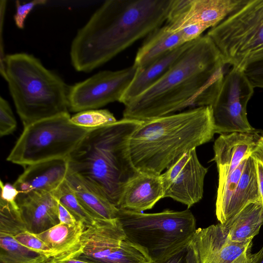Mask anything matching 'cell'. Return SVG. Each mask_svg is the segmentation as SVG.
Here are the masks:
<instances>
[{"mask_svg": "<svg viewBox=\"0 0 263 263\" xmlns=\"http://www.w3.org/2000/svg\"><path fill=\"white\" fill-rule=\"evenodd\" d=\"M229 65L212 40L201 35L163 77L124 105L123 118L144 121L211 106Z\"/></svg>", "mask_w": 263, "mask_h": 263, "instance_id": "6da1fadb", "label": "cell"}, {"mask_svg": "<svg viewBox=\"0 0 263 263\" xmlns=\"http://www.w3.org/2000/svg\"><path fill=\"white\" fill-rule=\"evenodd\" d=\"M173 0H108L77 32L71 63L88 72L110 61L165 23Z\"/></svg>", "mask_w": 263, "mask_h": 263, "instance_id": "7a4b0ae2", "label": "cell"}, {"mask_svg": "<svg viewBox=\"0 0 263 263\" xmlns=\"http://www.w3.org/2000/svg\"><path fill=\"white\" fill-rule=\"evenodd\" d=\"M215 128L211 106L142 121L129 149L137 172L160 175L186 152L211 140Z\"/></svg>", "mask_w": 263, "mask_h": 263, "instance_id": "3957f363", "label": "cell"}, {"mask_svg": "<svg viewBox=\"0 0 263 263\" xmlns=\"http://www.w3.org/2000/svg\"><path fill=\"white\" fill-rule=\"evenodd\" d=\"M142 121L123 118L91 129L67 158L69 172L100 190L118 208L123 189L138 172L129 141Z\"/></svg>", "mask_w": 263, "mask_h": 263, "instance_id": "277c9868", "label": "cell"}, {"mask_svg": "<svg viewBox=\"0 0 263 263\" xmlns=\"http://www.w3.org/2000/svg\"><path fill=\"white\" fill-rule=\"evenodd\" d=\"M0 71L24 127L68 112L69 87L34 55L8 54Z\"/></svg>", "mask_w": 263, "mask_h": 263, "instance_id": "5b68a950", "label": "cell"}, {"mask_svg": "<svg viewBox=\"0 0 263 263\" xmlns=\"http://www.w3.org/2000/svg\"><path fill=\"white\" fill-rule=\"evenodd\" d=\"M118 219L127 238L153 263H162L186 247L197 229L189 210L144 213L119 209Z\"/></svg>", "mask_w": 263, "mask_h": 263, "instance_id": "8992f818", "label": "cell"}, {"mask_svg": "<svg viewBox=\"0 0 263 263\" xmlns=\"http://www.w3.org/2000/svg\"><path fill=\"white\" fill-rule=\"evenodd\" d=\"M206 34L232 67L263 62V0H245Z\"/></svg>", "mask_w": 263, "mask_h": 263, "instance_id": "52a82bcc", "label": "cell"}, {"mask_svg": "<svg viewBox=\"0 0 263 263\" xmlns=\"http://www.w3.org/2000/svg\"><path fill=\"white\" fill-rule=\"evenodd\" d=\"M92 129L72 123L68 112L36 122L24 127L7 160L26 166L67 158Z\"/></svg>", "mask_w": 263, "mask_h": 263, "instance_id": "ba28073f", "label": "cell"}, {"mask_svg": "<svg viewBox=\"0 0 263 263\" xmlns=\"http://www.w3.org/2000/svg\"><path fill=\"white\" fill-rule=\"evenodd\" d=\"M63 257L92 263H153L143 249L127 238L118 218L99 219L86 227L77 247Z\"/></svg>", "mask_w": 263, "mask_h": 263, "instance_id": "9c48e42d", "label": "cell"}, {"mask_svg": "<svg viewBox=\"0 0 263 263\" xmlns=\"http://www.w3.org/2000/svg\"><path fill=\"white\" fill-rule=\"evenodd\" d=\"M243 70L232 67L226 74L212 105L215 133H252L254 128L247 118V106L254 93Z\"/></svg>", "mask_w": 263, "mask_h": 263, "instance_id": "30bf717a", "label": "cell"}, {"mask_svg": "<svg viewBox=\"0 0 263 263\" xmlns=\"http://www.w3.org/2000/svg\"><path fill=\"white\" fill-rule=\"evenodd\" d=\"M137 70L133 65L126 68L97 72L69 87V109L73 112L96 109L115 101L120 102Z\"/></svg>", "mask_w": 263, "mask_h": 263, "instance_id": "8fae6325", "label": "cell"}, {"mask_svg": "<svg viewBox=\"0 0 263 263\" xmlns=\"http://www.w3.org/2000/svg\"><path fill=\"white\" fill-rule=\"evenodd\" d=\"M252 240L230 241L223 224L197 229L186 249L187 263H252Z\"/></svg>", "mask_w": 263, "mask_h": 263, "instance_id": "7c38bea8", "label": "cell"}, {"mask_svg": "<svg viewBox=\"0 0 263 263\" xmlns=\"http://www.w3.org/2000/svg\"><path fill=\"white\" fill-rule=\"evenodd\" d=\"M207 172L208 168L198 158L196 148L188 151L160 175L163 198L169 197L191 207L202 198Z\"/></svg>", "mask_w": 263, "mask_h": 263, "instance_id": "4fadbf2b", "label": "cell"}, {"mask_svg": "<svg viewBox=\"0 0 263 263\" xmlns=\"http://www.w3.org/2000/svg\"><path fill=\"white\" fill-rule=\"evenodd\" d=\"M245 0H173L165 25L178 31L192 25L215 27L240 7Z\"/></svg>", "mask_w": 263, "mask_h": 263, "instance_id": "5bb4252c", "label": "cell"}, {"mask_svg": "<svg viewBox=\"0 0 263 263\" xmlns=\"http://www.w3.org/2000/svg\"><path fill=\"white\" fill-rule=\"evenodd\" d=\"M26 226L19 209L0 200V263H47L46 256L18 242L14 235Z\"/></svg>", "mask_w": 263, "mask_h": 263, "instance_id": "9a60e30c", "label": "cell"}, {"mask_svg": "<svg viewBox=\"0 0 263 263\" xmlns=\"http://www.w3.org/2000/svg\"><path fill=\"white\" fill-rule=\"evenodd\" d=\"M16 202L27 230L42 233L60 223L59 201L52 193H19Z\"/></svg>", "mask_w": 263, "mask_h": 263, "instance_id": "2e32d148", "label": "cell"}, {"mask_svg": "<svg viewBox=\"0 0 263 263\" xmlns=\"http://www.w3.org/2000/svg\"><path fill=\"white\" fill-rule=\"evenodd\" d=\"M252 133L234 132L221 134L215 140L214 160L218 173V185L245 159L251 156L256 142Z\"/></svg>", "mask_w": 263, "mask_h": 263, "instance_id": "e0dca14e", "label": "cell"}, {"mask_svg": "<svg viewBox=\"0 0 263 263\" xmlns=\"http://www.w3.org/2000/svg\"><path fill=\"white\" fill-rule=\"evenodd\" d=\"M68 171L67 158L35 163L28 165L13 185L20 193H52L66 180Z\"/></svg>", "mask_w": 263, "mask_h": 263, "instance_id": "ac0fdd59", "label": "cell"}, {"mask_svg": "<svg viewBox=\"0 0 263 263\" xmlns=\"http://www.w3.org/2000/svg\"><path fill=\"white\" fill-rule=\"evenodd\" d=\"M163 196L160 175L138 172L125 184L118 208L142 212L153 208Z\"/></svg>", "mask_w": 263, "mask_h": 263, "instance_id": "d6986e66", "label": "cell"}, {"mask_svg": "<svg viewBox=\"0 0 263 263\" xmlns=\"http://www.w3.org/2000/svg\"><path fill=\"white\" fill-rule=\"evenodd\" d=\"M193 41L171 50L143 68H137L135 76L120 102L124 105L127 104L159 80L172 67Z\"/></svg>", "mask_w": 263, "mask_h": 263, "instance_id": "ffe728a7", "label": "cell"}, {"mask_svg": "<svg viewBox=\"0 0 263 263\" xmlns=\"http://www.w3.org/2000/svg\"><path fill=\"white\" fill-rule=\"evenodd\" d=\"M66 180L80 203L95 218L109 220L118 218L119 209L98 187L69 171Z\"/></svg>", "mask_w": 263, "mask_h": 263, "instance_id": "44dd1931", "label": "cell"}, {"mask_svg": "<svg viewBox=\"0 0 263 263\" xmlns=\"http://www.w3.org/2000/svg\"><path fill=\"white\" fill-rule=\"evenodd\" d=\"M146 37L135 57L133 65L137 69L145 67L171 50L187 43L180 30L173 31L165 25Z\"/></svg>", "mask_w": 263, "mask_h": 263, "instance_id": "7402d4cb", "label": "cell"}, {"mask_svg": "<svg viewBox=\"0 0 263 263\" xmlns=\"http://www.w3.org/2000/svg\"><path fill=\"white\" fill-rule=\"evenodd\" d=\"M262 224L263 204L260 202H253L223 225L230 241L243 243L252 240L258 234Z\"/></svg>", "mask_w": 263, "mask_h": 263, "instance_id": "603a6c76", "label": "cell"}, {"mask_svg": "<svg viewBox=\"0 0 263 263\" xmlns=\"http://www.w3.org/2000/svg\"><path fill=\"white\" fill-rule=\"evenodd\" d=\"M261 202L259 190L255 159L248 158L237 188L226 212L224 224L250 202Z\"/></svg>", "mask_w": 263, "mask_h": 263, "instance_id": "cb8c5ba5", "label": "cell"}, {"mask_svg": "<svg viewBox=\"0 0 263 263\" xmlns=\"http://www.w3.org/2000/svg\"><path fill=\"white\" fill-rule=\"evenodd\" d=\"M86 228L81 221H78L74 225L59 223L36 235L52 249L54 258H60L77 247Z\"/></svg>", "mask_w": 263, "mask_h": 263, "instance_id": "d4e9b609", "label": "cell"}, {"mask_svg": "<svg viewBox=\"0 0 263 263\" xmlns=\"http://www.w3.org/2000/svg\"><path fill=\"white\" fill-rule=\"evenodd\" d=\"M52 194L76 219L83 222L86 227L92 225L99 219L95 218L80 203L66 180Z\"/></svg>", "mask_w": 263, "mask_h": 263, "instance_id": "484cf974", "label": "cell"}, {"mask_svg": "<svg viewBox=\"0 0 263 263\" xmlns=\"http://www.w3.org/2000/svg\"><path fill=\"white\" fill-rule=\"evenodd\" d=\"M247 159H244L240 163L222 184L218 185L216 201V215L221 224L223 223L226 212L240 179Z\"/></svg>", "mask_w": 263, "mask_h": 263, "instance_id": "4316f807", "label": "cell"}, {"mask_svg": "<svg viewBox=\"0 0 263 263\" xmlns=\"http://www.w3.org/2000/svg\"><path fill=\"white\" fill-rule=\"evenodd\" d=\"M117 120L107 109H90L79 112L71 117L74 124L85 128H95L105 126Z\"/></svg>", "mask_w": 263, "mask_h": 263, "instance_id": "83f0119b", "label": "cell"}, {"mask_svg": "<svg viewBox=\"0 0 263 263\" xmlns=\"http://www.w3.org/2000/svg\"><path fill=\"white\" fill-rule=\"evenodd\" d=\"M14 238L20 243L28 249L35 251L49 259L54 257V254L42 240L39 238L36 234L25 230L14 235Z\"/></svg>", "mask_w": 263, "mask_h": 263, "instance_id": "f1b7e54d", "label": "cell"}, {"mask_svg": "<svg viewBox=\"0 0 263 263\" xmlns=\"http://www.w3.org/2000/svg\"><path fill=\"white\" fill-rule=\"evenodd\" d=\"M17 122L8 101L0 97V136L12 134L16 129Z\"/></svg>", "mask_w": 263, "mask_h": 263, "instance_id": "f546056e", "label": "cell"}, {"mask_svg": "<svg viewBox=\"0 0 263 263\" xmlns=\"http://www.w3.org/2000/svg\"><path fill=\"white\" fill-rule=\"evenodd\" d=\"M45 0H35L28 3L21 4L16 2V12L14 15L15 25L20 29H23L25 22L30 12L37 5H44L47 3Z\"/></svg>", "mask_w": 263, "mask_h": 263, "instance_id": "4dcf8cb0", "label": "cell"}, {"mask_svg": "<svg viewBox=\"0 0 263 263\" xmlns=\"http://www.w3.org/2000/svg\"><path fill=\"white\" fill-rule=\"evenodd\" d=\"M243 71L254 88H263V62L249 65Z\"/></svg>", "mask_w": 263, "mask_h": 263, "instance_id": "1f68e13d", "label": "cell"}, {"mask_svg": "<svg viewBox=\"0 0 263 263\" xmlns=\"http://www.w3.org/2000/svg\"><path fill=\"white\" fill-rule=\"evenodd\" d=\"M0 186L1 187V199L10 203L15 208L19 209L16 199L20 193L14 185L9 183L4 184L1 180Z\"/></svg>", "mask_w": 263, "mask_h": 263, "instance_id": "d6a6232c", "label": "cell"}, {"mask_svg": "<svg viewBox=\"0 0 263 263\" xmlns=\"http://www.w3.org/2000/svg\"><path fill=\"white\" fill-rule=\"evenodd\" d=\"M59 218L60 223L68 225L76 224L78 220L59 201Z\"/></svg>", "mask_w": 263, "mask_h": 263, "instance_id": "836d02e7", "label": "cell"}, {"mask_svg": "<svg viewBox=\"0 0 263 263\" xmlns=\"http://www.w3.org/2000/svg\"><path fill=\"white\" fill-rule=\"evenodd\" d=\"M251 156L263 164V135L258 139Z\"/></svg>", "mask_w": 263, "mask_h": 263, "instance_id": "e575fe53", "label": "cell"}, {"mask_svg": "<svg viewBox=\"0 0 263 263\" xmlns=\"http://www.w3.org/2000/svg\"><path fill=\"white\" fill-rule=\"evenodd\" d=\"M187 246L162 263H187L186 260Z\"/></svg>", "mask_w": 263, "mask_h": 263, "instance_id": "d590c367", "label": "cell"}, {"mask_svg": "<svg viewBox=\"0 0 263 263\" xmlns=\"http://www.w3.org/2000/svg\"><path fill=\"white\" fill-rule=\"evenodd\" d=\"M258 184L263 204V164L255 159Z\"/></svg>", "mask_w": 263, "mask_h": 263, "instance_id": "8d00e7d4", "label": "cell"}, {"mask_svg": "<svg viewBox=\"0 0 263 263\" xmlns=\"http://www.w3.org/2000/svg\"><path fill=\"white\" fill-rule=\"evenodd\" d=\"M47 263H92L78 258L72 257L51 258Z\"/></svg>", "mask_w": 263, "mask_h": 263, "instance_id": "74e56055", "label": "cell"}, {"mask_svg": "<svg viewBox=\"0 0 263 263\" xmlns=\"http://www.w3.org/2000/svg\"><path fill=\"white\" fill-rule=\"evenodd\" d=\"M252 263H263V246L259 251L253 254Z\"/></svg>", "mask_w": 263, "mask_h": 263, "instance_id": "f35d334b", "label": "cell"}]
</instances>
